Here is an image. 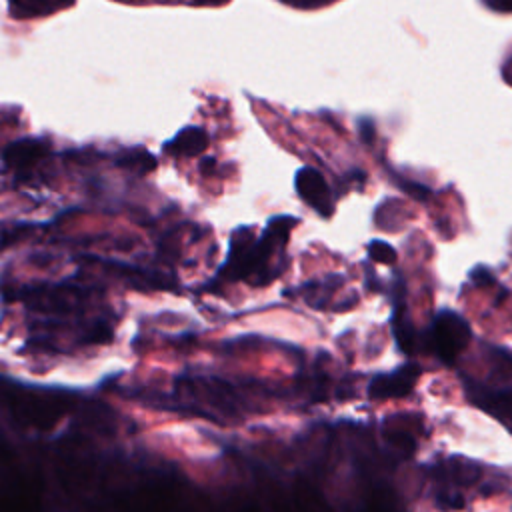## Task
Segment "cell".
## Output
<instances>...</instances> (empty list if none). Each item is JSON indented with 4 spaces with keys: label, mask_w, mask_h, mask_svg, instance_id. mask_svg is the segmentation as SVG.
I'll list each match as a JSON object with an SVG mask.
<instances>
[{
    "label": "cell",
    "mask_w": 512,
    "mask_h": 512,
    "mask_svg": "<svg viewBox=\"0 0 512 512\" xmlns=\"http://www.w3.org/2000/svg\"><path fill=\"white\" fill-rule=\"evenodd\" d=\"M50 152V146L42 138H20L10 142L2 150V160L6 166L14 170H24L34 166L38 160H42Z\"/></svg>",
    "instance_id": "obj_5"
},
{
    "label": "cell",
    "mask_w": 512,
    "mask_h": 512,
    "mask_svg": "<svg viewBox=\"0 0 512 512\" xmlns=\"http://www.w3.org/2000/svg\"><path fill=\"white\" fill-rule=\"evenodd\" d=\"M482 4L494 12H512V0H482Z\"/></svg>",
    "instance_id": "obj_11"
},
{
    "label": "cell",
    "mask_w": 512,
    "mask_h": 512,
    "mask_svg": "<svg viewBox=\"0 0 512 512\" xmlns=\"http://www.w3.org/2000/svg\"><path fill=\"white\" fill-rule=\"evenodd\" d=\"M368 254L372 260L376 262H384V264H392L396 260V252L390 244L382 242V240H372L368 244Z\"/></svg>",
    "instance_id": "obj_9"
},
{
    "label": "cell",
    "mask_w": 512,
    "mask_h": 512,
    "mask_svg": "<svg viewBox=\"0 0 512 512\" xmlns=\"http://www.w3.org/2000/svg\"><path fill=\"white\" fill-rule=\"evenodd\" d=\"M118 2H132L134 4V2H142V0H118Z\"/></svg>",
    "instance_id": "obj_14"
},
{
    "label": "cell",
    "mask_w": 512,
    "mask_h": 512,
    "mask_svg": "<svg viewBox=\"0 0 512 512\" xmlns=\"http://www.w3.org/2000/svg\"><path fill=\"white\" fill-rule=\"evenodd\" d=\"M116 164L120 168L132 170L136 174H148V172H152L156 168L158 160L146 148H128V150H122L118 154Z\"/></svg>",
    "instance_id": "obj_8"
},
{
    "label": "cell",
    "mask_w": 512,
    "mask_h": 512,
    "mask_svg": "<svg viewBox=\"0 0 512 512\" xmlns=\"http://www.w3.org/2000/svg\"><path fill=\"white\" fill-rule=\"evenodd\" d=\"M74 0H8V12L16 20L50 16L72 6Z\"/></svg>",
    "instance_id": "obj_7"
},
{
    "label": "cell",
    "mask_w": 512,
    "mask_h": 512,
    "mask_svg": "<svg viewBox=\"0 0 512 512\" xmlns=\"http://www.w3.org/2000/svg\"><path fill=\"white\" fill-rule=\"evenodd\" d=\"M192 4H196V6H222V4H226L228 0H190Z\"/></svg>",
    "instance_id": "obj_12"
},
{
    "label": "cell",
    "mask_w": 512,
    "mask_h": 512,
    "mask_svg": "<svg viewBox=\"0 0 512 512\" xmlns=\"http://www.w3.org/2000/svg\"><path fill=\"white\" fill-rule=\"evenodd\" d=\"M288 6H294V8H320V6H326L334 0H280Z\"/></svg>",
    "instance_id": "obj_10"
},
{
    "label": "cell",
    "mask_w": 512,
    "mask_h": 512,
    "mask_svg": "<svg viewBox=\"0 0 512 512\" xmlns=\"http://www.w3.org/2000/svg\"><path fill=\"white\" fill-rule=\"evenodd\" d=\"M470 324L454 310H440L432 318L426 330V344L430 350L446 364L454 362V358L468 346L470 342Z\"/></svg>",
    "instance_id": "obj_2"
},
{
    "label": "cell",
    "mask_w": 512,
    "mask_h": 512,
    "mask_svg": "<svg viewBox=\"0 0 512 512\" xmlns=\"http://www.w3.org/2000/svg\"><path fill=\"white\" fill-rule=\"evenodd\" d=\"M208 148V134L198 126L182 128L170 142L164 144V150L172 156H196Z\"/></svg>",
    "instance_id": "obj_6"
},
{
    "label": "cell",
    "mask_w": 512,
    "mask_h": 512,
    "mask_svg": "<svg viewBox=\"0 0 512 512\" xmlns=\"http://www.w3.org/2000/svg\"><path fill=\"white\" fill-rule=\"evenodd\" d=\"M294 186L298 196L308 204L314 212H318L322 218H330L334 212V196L330 192L328 182L324 176L310 166H304L294 176Z\"/></svg>",
    "instance_id": "obj_3"
},
{
    "label": "cell",
    "mask_w": 512,
    "mask_h": 512,
    "mask_svg": "<svg viewBox=\"0 0 512 512\" xmlns=\"http://www.w3.org/2000/svg\"><path fill=\"white\" fill-rule=\"evenodd\" d=\"M298 224L294 216L282 214L268 220L262 236L256 240L250 228H238L230 236V250L220 276L230 280L254 278L256 284L270 282L282 272L284 250L290 230Z\"/></svg>",
    "instance_id": "obj_1"
},
{
    "label": "cell",
    "mask_w": 512,
    "mask_h": 512,
    "mask_svg": "<svg viewBox=\"0 0 512 512\" xmlns=\"http://www.w3.org/2000/svg\"><path fill=\"white\" fill-rule=\"evenodd\" d=\"M212 166H216V160H214V158H204V160L200 162V170H202V174H208V172L212 170Z\"/></svg>",
    "instance_id": "obj_13"
},
{
    "label": "cell",
    "mask_w": 512,
    "mask_h": 512,
    "mask_svg": "<svg viewBox=\"0 0 512 512\" xmlns=\"http://www.w3.org/2000/svg\"><path fill=\"white\" fill-rule=\"evenodd\" d=\"M418 366H412V364H404V366H398L396 370L392 372H384V374H378L372 378L370 382V396L372 398H400V396H406L414 382H416V376H418Z\"/></svg>",
    "instance_id": "obj_4"
}]
</instances>
